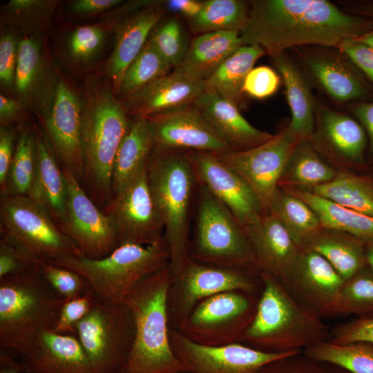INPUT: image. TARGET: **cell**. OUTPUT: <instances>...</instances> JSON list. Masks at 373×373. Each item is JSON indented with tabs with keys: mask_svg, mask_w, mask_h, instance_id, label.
Returning a JSON list of instances; mask_svg holds the SVG:
<instances>
[{
	"mask_svg": "<svg viewBox=\"0 0 373 373\" xmlns=\"http://www.w3.org/2000/svg\"><path fill=\"white\" fill-rule=\"evenodd\" d=\"M19 44L10 34L3 35L0 39V79L9 85L15 80Z\"/></svg>",
	"mask_w": 373,
	"mask_h": 373,
	"instance_id": "obj_53",
	"label": "cell"
},
{
	"mask_svg": "<svg viewBox=\"0 0 373 373\" xmlns=\"http://www.w3.org/2000/svg\"><path fill=\"white\" fill-rule=\"evenodd\" d=\"M186 153L197 182L229 210L249 237L265 215L253 190L216 154L204 151Z\"/></svg>",
	"mask_w": 373,
	"mask_h": 373,
	"instance_id": "obj_15",
	"label": "cell"
},
{
	"mask_svg": "<svg viewBox=\"0 0 373 373\" xmlns=\"http://www.w3.org/2000/svg\"><path fill=\"white\" fill-rule=\"evenodd\" d=\"M329 341L337 343L369 342L373 343V316L356 317L330 329Z\"/></svg>",
	"mask_w": 373,
	"mask_h": 373,
	"instance_id": "obj_50",
	"label": "cell"
},
{
	"mask_svg": "<svg viewBox=\"0 0 373 373\" xmlns=\"http://www.w3.org/2000/svg\"><path fill=\"white\" fill-rule=\"evenodd\" d=\"M193 105L234 151L254 148L274 135L251 125L242 116L238 106L213 89L205 87Z\"/></svg>",
	"mask_w": 373,
	"mask_h": 373,
	"instance_id": "obj_24",
	"label": "cell"
},
{
	"mask_svg": "<svg viewBox=\"0 0 373 373\" xmlns=\"http://www.w3.org/2000/svg\"><path fill=\"white\" fill-rule=\"evenodd\" d=\"M170 342L177 357L189 373H260L269 363L303 353H271L242 343L209 346L195 343L170 327Z\"/></svg>",
	"mask_w": 373,
	"mask_h": 373,
	"instance_id": "obj_16",
	"label": "cell"
},
{
	"mask_svg": "<svg viewBox=\"0 0 373 373\" xmlns=\"http://www.w3.org/2000/svg\"><path fill=\"white\" fill-rule=\"evenodd\" d=\"M23 371V364L18 356L0 350V373H21Z\"/></svg>",
	"mask_w": 373,
	"mask_h": 373,
	"instance_id": "obj_58",
	"label": "cell"
},
{
	"mask_svg": "<svg viewBox=\"0 0 373 373\" xmlns=\"http://www.w3.org/2000/svg\"><path fill=\"white\" fill-rule=\"evenodd\" d=\"M301 247L323 256L344 280L367 266L364 241L345 233L319 231Z\"/></svg>",
	"mask_w": 373,
	"mask_h": 373,
	"instance_id": "obj_32",
	"label": "cell"
},
{
	"mask_svg": "<svg viewBox=\"0 0 373 373\" xmlns=\"http://www.w3.org/2000/svg\"><path fill=\"white\" fill-rule=\"evenodd\" d=\"M354 15L367 18L373 21V0L359 1L355 3Z\"/></svg>",
	"mask_w": 373,
	"mask_h": 373,
	"instance_id": "obj_60",
	"label": "cell"
},
{
	"mask_svg": "<svg viewBox=\"0 0 373 373\" xmlns=\"http://www.w3.org/2000/svg\"><path fill=\"white\" fill-rule=\"evenodd\" d=\"M39 266L25 258L6 240H0V278L26 273Z\"/></svg>",
	"mask_w": 373,
	"mask_h": 373,
	"instance_id": "obj_52",
	"label": "cell"
},
{
	"mask_svg": "<svg viewBox=\"0 0 373 373\" xmlns=\"http://www.w3.org/2000/svg\"><path fill=\"white\" fill-rule=\"evenodd\" d=\"M258 45H244L231 54L205 82V87L214 90L232 104H242V87L248 73L255 63L265 55Z\"/></svg>",
	"mask_w": 373,
	"mask_h": 373,
	"instance_id": "obj_34",
	"label": "cell"
},
{
	"mask_svg": "<svg viewBox=\"0 0 373 373\" xmlns=\"http://www.w3.org/2000/svg\"><path fill=\"white\" fill-rule=\"evenodd\" d=\"M205 82L191 80L175 70L126 99V113L149 117L193 104Z\"/></svg>",
	"mask_w": 373,
	"mask_h": 373,
	"instance_id": "obj_23",
	"label": "cell"
},
{
	"mask_svg": "<svg viewBox=\"0 0 373 373\" xmlns=\"http://www.w3.org/2000/svg\"><path fill=\"white\" fill-rule=\"evenodd\" d=\"M177 373H189V372L188 371H182V372H179Z\"/></svg>",
	"mask_w": 373,
	"mask_h": 373,
	"instance_id": "obj_63",
	"label": "cell"
},
{
	"mask_svg": "<svg viewBox=\"0 0 373 373\" xmlns=\"http://www.w3.org/2000/svg\"><path fill=\"white\" fill-rule=\"evenodd\" d=\"M165 238L155 243L119 245L108 255L97 259L66 256L51 262L73 270L83 276L97 299L122 303L143 279L169 265Z\"/></svg>",
	"mask_w": 373,
	"mask_h": 373,
	"instance_id": "obj_7",
	"label": "cell"
},
{
	"mask_svg": "<svg viewBox=\"0 0 373 373\" xmlns=\"http://www.w3.org/2000/svg\"><path fill=\"white\" fill-rule=\"evenodd\" d=\"M260 294L228 291L212 296L198 303L176 329L204 345L242 343Z\"/></svg>",
	"mask_w": 373,
	"mask_h": 373,
	"instance_id": "obj_11",
	"label": "cell"
},
{
	"mask_svg": "<svg viewBox=\"0 0 373 373\" xmlns=\"http://www.w3.org/2000/svg\"><path fill=\"white\" fill-rule=\"evenodd\" d=\"M104 213L115 227L118 246L127 243L148 245L164 238L147 166L113 195Z\"/></svg>",
	"mask_w": 373,
	"mask_h": 373,
	"instance_id": "obj_14",
	"label": "cell"
},
{
	"mask_svg": "<svg viewBox=\"0 0 373 373\" xmlns=\"http://www.w3.org/2000/svg\"><path fill=\"white\" fill-rule=\"evenodd\" d=\"M190 258L222 267L259 273L250 240L229 210L200 184Z\"/></svg>",
	"mask_w": 373,
	"mask_h": 373,
	"instance_id": "obj_9",
	"label": "cell"
},
{
	"mask_svg": "<svg viewBox=\"0 0 373 373\" xmlns=\"http://www.w3.org/2000/svg\"><path fill=\"white\" fill-rule=\"evenodd\" d=\"M259 271L267 273L280 282L294 266L301 247L298 246L271 213L265 214L249 236Z\"/></svg>",
	"mask_w": 373,
	"mask_h": 373,
	"instance_id": "obj_25",
	"label": "cell"
},
{
	"mask_svg": "<svg viewBox=\"0 0 373 373\" xmlns=\"http://www.w3.org/2000/svg\"><path fill=\"white\" fill-rule=\"evenodd\" d=\"M300 142L286 127L254 148L216 155L240 175L253 190L263 210L269 212L277 186Z\"/></svg>",
	"mask_w": 373,
	"mask_h": 373,
	"instance_id": "obj_13",
	"label": "cell"
},
{
	"mask_svg": "<svg viewBox=\"0 0 373 373\" xmlns=\"http://www.w3.org/2000/svg\"><path fill=\"white\" fill-rule=\"evenodd\" d=\"M304 58L313 79L332 99L341 103L373 100V86L341 52H312Z\"/></svg>",
	"mask_w": 373,
	"mask_h": 373,
	"instance_id": "obj_21",
	"label": "cell"
},
{
	"mask_svg": "<svg viewBox=\"0 0 373 373\" xmlns=\"http://www.w3.org/2000/svg\"><path fill=\"white\" fill-rule=\"evenodd\" d=\"M271 58L284 84L291 112V121L287 127L299 140H310L314 127L316 106L307 81L285 52Z\"/></svg>",
	"mask_w": 373,
	"mask_h": 373,
	"instance_id": "obj_30",
	"label": "cell"
},
{
	"mask_svg": "<svg viewBox=\"0 0 373 373\" xmlns=\"http://www.w3.org/2000/svg\"><path fill=\"white\" fill-rule=\"evenodd\" d=\"M351 111L367 133L370 151L373 157V100L355 103Z\"/></svg>",
	"mask_w": 373,
	"mask_h": 373,
	"instance_id": "obj_55",
	"label": "cell"
},
{
	"mask_svg": "<svg viewBox=\"0 0 373 373\" xmlns=\"http://www.w3.org/2000/svg\"><path fill=\"white\" fill-rule=\"evenodd\" d=\"M147 119L152 128L155 149L216 154L234 151L193 104Z\"/></svg>",
	"mask_w": 373,
	"mask_h": 373,
	"instance_id": "obj_19",
	"label": "cell"
},
{
	"mask_svg": "<svg viewBox=\"0 0 373 373\" xmlns=\"http://www.w3.org/2000/svg\"><path fill=\"white\" fill-rule=\"evenodd\" d=\"M203 1L198 0H169L164 5L169 10L178 14L187 20L196 17L200 12Z\"/></svg>",
	"mask_w": 373,
	"mask_h": 373,
	"instance_id": "obj_57",
	"label": "cell"
},
{
	"mask_svg": "<svg viewBox=\"0 0 373 373\" xmlns=\"http://www.w3.org/2000/svg\"><path fill=\"white\" fill-rule=\"evenodd\" d=\"M367 266L373 271V240L364 241Z\"/></svg>",
	"mask_w": 373,
	"mask_h": 373,
	"instance_id": "obj_61",
	"label": "cell"
},
{
	"mask_svg": "<svg viewBox=\"0 0 373 373\" xmlns=\"http://www.w3.org/2000/svg\"><path fill=\"white\" fill-rule=\"evenodd\" d=\"M64 300L40 266L0 278V350L23 356L43 333L54 330Z\"/></svg>",
	"mask_w": 373,
	"mask_h": 373,
	"instance_id": "obj_4",
	"label": "cell"
},
{
	"mask_svg": "<svg viewBox=\"0 0 373 373\" xmlns=\"http://www.w3.org/2000/svg\"><path fill=\"white\" fill-rule=\"evenodd\" d=\"M126 111L111 94L98 93L82 111V181L86 192L99 204L113 197L112 180L117 150L129 127Z\"/></svg>",
	"mask_w": 373,
	"mask_h": 373,
	"instance_id": "obj_6",
	"label": "cell"
},
{
	"mask_svg": "<svg viewBox=\"0 0 373 373\" xmlns=\"http://www.w3.org/2000/svg\"><path fill=\"white\" fill-rule=\"evenodd\" d=\"M75 335L95 373H122L132 348L134 325L122 303L95 299Z\"/></svg>",
	"mask_w": 373,
	"mask_h": 373,
	"instance_id": "obj_10",
	"label": "cell"
},
{
	"mask_svg": "<svg viewBox=\"0 0 373 373\" xmlns=\"http://www.w3.org/2000/svg\"><path fill=\"white\" fill-rule=\"evenodd\" d=\"M317 138L334 154L365 166L367 137L362 125L352 117L328 108H318Z\"/></svg>",
	"mask_w": 373,
	"mask_h": 373,
	"instance_id": "obj_29",
	"label": "cell"
},
{
	"mask_svg": "<svg viewBox=\"0 0 373 373\" xmlns=\"http://www.w3.org/2000/svg\"><path fill=\"white\" fill-rule=\"evenodd\" d=\"M165 10L164 1L153 3L119 26L114 50L106 68L115 91H119L128 67L142 51L148 36L164 16Z\"/></svg>",
	"mask_w": 373,
	"mask_h": 373,
	"instance_id": "obj_26",
	"label": "cell"
},
{
	"mask_svg": "<svg viewBox=\"0 0 373 373\" xmlns=\"http://www.w3.org/2000/svg\"><path fill=\"white\" fill-rule=\"evenodd\" d=\"M250 7L242 0L203 1L198 15L188 20L191 30L198 34L219 31L241 32L247 24Z\"/></svg>",
	"mask_w": 373,
	"mask_h": 373,
	"instance_id": "obj_36",
	"label": "cell"
},
{
	"mask_svg": "<svg viewBox=\"0 0 373 373\" xmlns=\"http://www.w3.org/2000/svg\"><path fill=\"white\" fill-rule=\"evenodd\" d=\"M27 196L62 226L67 215V186L50 145L41 137L36 140L35 170Z\"/></svg>",
	"mask_w": 373,
	"mask_h": 373,
	"instance_id": "obj_27",
	"label": "cell"
},
{
	"mask_svg": "<svg viewBox=\"0 0 373 373\" xmlns=\"http://www.w3.org/2000/svg\"><path fill=\"white\" fill-rule=\"evenodd\" d=\"M294 195L314 211L321 227L342 231L363 241L373 240V216L342 207L312 191L298 190Z\"/></svg>",
	"mask_w": 373,
	"mask_h": 373,
	"instance_id": "obj_33",
	"label": "cell"
},
{
	"mask_svg": "<svg viewBox=\"0 0 373 373\" xmlns=\"http://www.w3.org/2000/svg\"><path fill=\"white\" fill-rule=\"evenodd\" d=\"M171 68V65L148 40L142 51L128 67L119 91L128 98L168 75Z\"/></svg>",
	"mask_w": 373,
	"mask_h": 373,
	"instance_id": "obj_40",
	"label": "cell"
},
{
	"mask_svg": "<svg viewBox=\"0 0 373 373\" xmlns=\"http://www.w3.org/2000/svg\"><path fill=\"white\" fill-rule=\"evenodd\" d=\"M104 39V32L97 26L79 27L70 36L69 40L70 52L78 60H88L98 51Z\"/></svg>",
	"mask_w": 373,
	"mask_h": 373,
	"instance_id": "obj_49",
	"label": "cell"
},
{
	"mask_svg": "<svg viewBox=\"0 0 373 373\" xmlns=\"http://www.w3.org/2000/svg\"><path fill=\"white\" fill-rule=\"evenodd\" d=\"M313 193L342 207L373 216V178L344 173L315 186Z\"/></svg>",
	"mask_w": 373,
	"mask_h": 373,
	"instance_id": "obj_35",
	"label": "cell"
},
{
	"mask_svg": "<svg viewBox=\"0 0 373 373\" xmlns=\"http://www.w3.org/2000/svg\"><path fill=\"white\" fill-rule=\"evenodd\" d=\"M149 41L173 68L182 61L189 44L184 30L175 18H171L157 27Z\"/></svg>",
	"mask_w": 373,
	"mask_h": 373,
	"instance_id": "obj_43",
	"label": "cell"
},
{
	"mask_svg": "<svg viewBox=\"0 0 373 373\" xmlns=\"http://www.w3.org/2000/svg\"><path fill=\"white\" fill-rule=\"evenodd\" d=\"M1 238L40 266L83 255L52 218L27 195H1Z\"/></svg>",
	"mask_w": 373,
	"mask_h": 373,
	"instance_id": "obj_8",
	"label": "cell"
},
{
	"mask_svg": "<svg viewBox=\"0 0 373 373\" xmlns=\"http://www.w3.org/2000/svg\"><path fill=\"white\" fill-rule=\"evenodd\" d=\"M242 46L239 32L219 31L199 35L190 42L182 63L174 70L191 80L206 82Z\"/></svg>",
	"mask_w": 373,
	"mask_h": 373,
	"instance_id": "obj_28",
	"label": "cell"
},
{
	"mask_svg": "<svg viewBox=\"0 0 373 373\" xmlns=\"http://www.w3.org/2000/svg\"><path fill=\"white\" fill-rule=\"evenodd\" d=\"M344 280L323 256L301 247L294 266L281 283L300 304L323 318L340 315Z\"/></svg>",
	"mask_w": 373,
	"mask_h": 373,
	"instance_id": "obj_18",
	"label": "cell"
},
{
	"mask_svg": "<svg viewBox=\"0 0 373 373\" xmlns=\"http://www.w3.org/2000/svg\"><path fill=\"white\" fill-rule=\"evenodd\" d=\"M262 289L242 343L271 353L303 352L329 340L323 318L300 304L273 276L260 271Z\"/></svg>",
	"mask_w": 373,
	"mask_h": 373,
	"instance_id": "obj_2",
	"label": "cell"
},
{
	"mask_svg": "<svg viewBox=\"0 0 373 373\" xmlns=\"http://www.w3.org/2000/svg\"><path fill=\"white\" fill-rule=\"evenodd\" d=\"M169 265L140 281L123 303L132 316L134 336L122 373H177L187 371L170 342L167 298Z\"/></svg>",
	"mask_w": 373,
	"mask_h": 373,
	"instance_id": "obj_3",
	"label": "cell"
},
{
	"mask_svg": "<svg viewBox=\"0 0 373 373\" xmlns=\"http://www.w3.org/2000/svg\"><path fill=\"white\" fill-rule=\"evenodd\" d=\"M96 297L90 288L82 296L65 300L53 332L75 335L77 325L89 313Z\"/></svg>",
	"mask_w": 373,
	"mask_h": 373,
	"instance_id": "obj_47",
	"label": "cell"
},
{
	"mask_svg": "<svg viewBox=\"0 0 373 373\" xmlns=\"http://www.w3.org/2000/svg\"><path fill=\"white\" fill-rule=\"evenodd\" d=\"M372 29L373 21L327 0H256L240 36L244 45H258L273 57L296 46L338 48Z\"/></svg>",
	"mask_w": 373,
	"mask_h": 373,
	"instance_id": "obj_1",
	"label": "cell"
},
{
	"mask_svg": "<svg viewBox=\"0 0 373 373\" xmlns=\"http://www.w3.org/2000/svg\"><path fill=\"white\" fill-rule=\"evenodd\" d=\"M309 142L298 144L282 178L291 184L314 188L330 182L337 173L321 160Z\"/></svg>",
	"mask_w": 373,
	"mask_h": 373,
	"instance_id": "obj_39",
	"label": "cell"
},
{
	"mask_svg": "<svg viewBox=\"0 0 373 373\" xmlns=\"http://www.w3.org/2000/svg\"><path fill=\"white\" fill-rule=\"evenodd\" d=\"M40 269L50 287L64 300L82 296L91 288L83 276L68 268L46 263Z\"/></svg>",
	"mask_w": 373,
	"mask_h": 373,
	"instance_id": "obj_45",
	"label": "cell"
},
{
	"mask_svg": "<svg viewBox=\"0 0 373 373\" xmlns=\"http://www.w3.org/2000/svg\"><path fill=\"white\" fill-rule=\"evenodd\" d=\"M355 39L373 49V29L361 35Z\"/></svg>",
	"mask_w": 373,
	"mask_h": 373,
	"instance_id": "obj_62",
	"label": "cell"
},
{
	"mask_svg": "<svg viewBox=\"0 0 373 373\" xmlns=\"http://www.w3.org/2000/svg\"><path fill=\"white\" fill-rule=\"evenodd\" d=\"M260 373H350L332 363L318 361L298 353L275 361Z\"/></svg>",
	"mask_w": 373,
	"mask_h": 373,
	"instance_id": "obj_46",
	"label": "cell"
},
{
	"mask_svg": "<svg viewBox=\"0 0 373 373\" xmlns=\"http://www.w3.org/2000/svg\"><path fill=\"white\" fill-rule=\"evenodd\" d=\"M269 213L278 218L300 247L321 228L314 211L294 194L283 193L278 190Z\"/></svg>",
	"mask_w": 373,
	"mask_h": 373,
	"instance_id": "obj_37",
	"label": "cell"
},
{
	"mask_svg": "<svg viewBox=\"0 0 373 373\" xmlns=\"http://www.w3.org/2000/svg\"><path fill=\"white\" fill-rule=\"evenodd\" d=\"M338 49L373 86V49L355 39L344 40Z\"/></svg>",
	"mask_w": 373,
	"mask_h": 373,
	"instance_id": "obj_51",
	"label": "cell"
},
{
	"mask_svg": "<svg viewBox=\"0 0 373 373\" xmlns=\"http://www.w3.org/2000/svg\"><path fill=\"white\" fill-rule=\"evenodd\" d=\"M68 190L66 219L61 230L72 240L84 257L103 258L118 247L115 227L84 190L80 181L62 169Z\"/></svg>",
	"mask_w": 373,
	"mask_h": 373,
	"instance_id": "obj_17",
	"label": "cell"
},
{
	"mask_svg": "<svg viewBox=\"0 0 373 373\" xmlns=\"http://www.w3.org/2000/svg\"><path fill=\"white\" fill-rule=\"evenodd\" d=\"M19 111L17 102L4 95H0V118L4 123L13 119Z\"/></svg>",
	"mask_w": 373,
	"mask_h": 373,
	"instance_id": "obj_59",
	"label": "cell"
},
{
	"mask_svg": "<svg viewBox=\"0 0 373 373\" xmlns=\"http://www.w3.org/2000/svg\"><path fill=\"white\" fill-rule=\"evenodd\" d=\"M120 0H78L73 3V11L79 15H92L104 12L120 4Z\"/></svg>",
	"mask_w": 373,
	"mask_h": 373,
	"instance_id": "obj_56",
	"label": "cell"
},
{
	"mask_svg": "<svg viewBox=\"0 0 373 373\" xmlns=\"http://www.w3.org/2000/svg\"><path fill=\"white\" fill-rule=\"evenodd\" d=\"M14 136L11 131L1 128L0 131V188L4 193L10 166L13 160Z\"/></svg>",
	"mask_w": 373,
	"mask_h": 373,
	"instance_id": "obj_54",
	"label": "cell"
},
{
	"mask_svg": "<svg viewBox=\"0 0 373 373\" xmlns=\"http://www.w3.org/2000/svg\"><path fill=\"white\" fill-rule=\"evenodd\" d=\"M19 358L30 373H95L74 334L46 332Z\"/></svg>",
	"mask_w": 373,
	"mask_h": 373,
	"instance_id": "obj_22",
	"label": "cell"
},
{
	"mask_svg": "<svg viewBox=\"0 0 373 373\" xmlns=\"http://www.w3.org/2000/svg\"><path fill=\"white\" fill-rule=\"evenodd\" d=\"M41 66L39 44L35 37L19 43L15 83L19 93L25 95L32 88Z\"/></svg>",
	"mask_w": 373,
	"mask_h": 373,
	"instance_id": "obj_44",
	"label": "cell"
},
{
	"mask_svg": "<svg viewBox=\"0 0 373 373\" xmlns=\"http://www.w3.org/2000/svg\"><path fill=\"white\" fill-rule=\"evenodd\" d=\"M151 191L165 231L172 278L189 259V221L194 184L197 179L184 151L154 149L147 164Z\"/></svg>",
	"mask_w": 373,
	"mask_h": 373,
	"instance_id": "obj_5",
	"label": "cell"
},
{
	"mask_svg": "<svg viewBox=\"0 0 373 373\" xmlns=\"http://www.w3.org/2000/svg\"><path fill=\"white\" fill-rule=\"evenodd\" d=\"M82 111L78 97L64 82L57 87L45 127L50 146L64 168L79 181L84 175Z\"/></svg>",
	"mask_w": 373,
	"mask_h": 373,
	"instance_id": "obj_20",
	"label": "cell"
},
{
	"mask_svg": "<svg viewBox=\"0 0 373 373\" xmlns=\"http://www.w3.org/2000/svg\"><path fill=\"white\" fill-rule=\"evenodd\" d=\"M155 149L153 133L147 118L135 117L117 150L112 180L113 195L147 166Z\"/></svg>",
	"mask_w": 373,
	"mask_h": 373,
	"instance_id": "obj_31",
	"label": "cell"
},
{
	"mask_svg": "<svg viewBox=\"0 0 373 373\" xmlns=\"http://www.w3.org/2000/svg\"><path fill=\"white\" fill-rule=\"evenodd\" d=\"M36 160V140L23 133L17 143L8 175L6 189L1 195H27L31 186Z\"/></svg>",
	"mask_w": 373,
	"mask_h": 373,
	"instance_id": "obj_42",
	"label": "cell"
},
{
	"mask_svg": "<svg viewBox=\"0 0 373 373\" xmlns=\"http://www.w3.org/2000/svg\"><path fill=\"white\" fill-rule=\"evenodd\" d=\"M339 314L373 316V271L367 266L344 280L339 296Z\"/></svg>",
	"mask_w": 373,
	"mask_h": 373,
	"instance_id": "obj_41",
	"label": "cell"
},
{
	"mask_svg": "<svg viewBox=\"0 0 373 373\" xmlns=\"http://www.w3.org/2000/svg\"><path fill=\"white\" fill-rule=\"evenodd\" d=\"M21 373H30V372H27V371H23V372H22Z\"/></svg>",
	"mask_w": 373,
	"mask_h": 373,
	"instance_id": "obj_64",
	"label": "cell"
},
{
	"mask_svg": "<svg viewBox=\"0 0 373 373\" xmlns=\"http://www.w3.org/2000/svg\"><path fill=\"white\" fill-rule=\"evenodd\" d=\"M281 80L279 73L269 66L254 67L244 80L242 93L254 99H264L277 92Z\"/></svg>",
	"mask_w": 373,
	"mask_h": 373,
	"instance_id": "obj_48",
	"label": "cell"
},
{
	"mask_svg": "<svg viewBox=\"0 0 373 373\" xmlns=\"http://www.w3.org/2000/svg\"><path fill=\"white\" fill-rule=\"evenodd\" d=\"M255 272L202 263L189 258L171 279L167 298L170 326L178 328L201 301L228 291L260 294L262 283Z\"/></svg>",
	"mask_w": 373,
	"mask_h": 373,
	"instance_id": "obj_12",
	"label": "cell"
},
{
	"mask_svg": "<svg viewBox=\"0 0 373 373\" xmlns=\"http://www.w3.org/2000/svg\"><path fill=\"white\" fill-rule=\"evenodd\" d=\"M303 353L312 358L338 365L350 373H373V343H337L325 341L306 348Z\"/></svg>",
	"mask_w": 373,
	"mask_h": 373,
	"instance_id": "obj_38",
	"label": "cell"
}]
</instances>
